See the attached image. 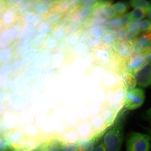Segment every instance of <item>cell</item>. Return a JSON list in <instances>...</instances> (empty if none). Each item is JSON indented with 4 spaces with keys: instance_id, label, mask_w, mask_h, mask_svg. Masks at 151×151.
I'll return each instance as SVG.
<instances>
[{
    "instance_id": "cell-1",
    "label": "cell",
    "mask_w": 151,
    "mask_h": 151,
    "mask_svg": "<svg viewBox=\"0 0 151 151\" xmlns=\"http://www.w3.org/2000/svg\"><path fill=\"white\" fill-rule=\"evenodd\" d=\"M124 139L123 126L118 123L105 133L103 143L106 151H120Z\"/></svg>"
},
{
    "instance_id": "cell-2",
    "label": "cell",
    "mask_w": 151,
    "mask_h": 151,
    "mask_svg": "<svg viewBox=\"0 0 151 151\" xmlns=\"http://www.w3.org/2000/svg\"><path fill=\"white\" fill-rule=\"evenodd\" d=\"M151 140L149 135L134 132L129 136L126 141V151H150Z\"/></svg>"
},
{
    "instance_id": "cell-3",
    "label": "cell",
    "mask_w": 151,
    "mask_h": 151,
    "mask_svg": "<svg viewBox=\"0 0 151 151\" xmlns=\"http://www.w3.org/2000/svg\"><path fill=\"white\" fill-rule=\"evenodd\" d=\"M145 99V91L141 88H136L127 92L124 99V106L128 110H135L142 106Z\"/></svg>"
},
{
    "instance_id": "cell-4",
    "label": "cell",
    "mask_w": 151,
    "mask_h": 151,
    "mask_svg": "<svg viewBox=\"0 0 151 151\" xmlns=\"http://www.w3.org/2000/svg\"><path fill=\"white\" fill-rule=\"evenodd\" d=\"M134 75L138 86L141 88L151 87V63H147Z\"/></svg>"
},
{
    "instance_id": "cell-5",
    "label": "cell",
    "mask_w": 151,
    "mask_h": 151,
    "mask_svg": "<svg viewBox=\"0 0 151 151\" xmlns=\"http://www.w3.org/2000/svg\"><path fill=\"white\" fill-rule=\"evenodd\" d=\"M129 59L126 65L125 72L133 75L147 63L146 56L142 53L132 56Z\"/></svg>"
},
{
    "instance_id": "cell-6",
    "label": "cell",
    "mask_w": 151,
    "mask_h": 151,
    "mask_svg": "<svg viewBox=\"0 0 151 151\" xmlns=\"http://www.w3.org/2000/svg\"><path fill=\"white\" fill-rule=\"evenodd\" d=\"M93 57L96 63L102 66L108 65L111 61V52L105 47L100 46L95 49Z\"/></svg>"
},
{
    "instance_id": "cell-7",
    "label": "cell",
    "mask_w": 151,
    "mask_h": 151,
    "mask_svg": "<svg viewBox=\"0 0 151 151\" xmlns=\"http://www.w3.org/2000/svg\"><path fill=\"white\" fill-rule=\"evenodd\" d=\"M151 42V33L150 31L143 33L138 37L133 46V54L135 55L142 52L148 46Z\"/></svg>"
},
{
    "instance_id": "cell-8",
    "label": "cell",
    "mask_w": 151,
    "mask_h": 151,
    "mask_svg": "<svg viewBox=\"0 0 151 151\" xmlns=\"http://www.w3.org/2000/svg\"><path fill=\"white\" fill-rule=\"evenodd\" d=\"M115 51L119 59L126 60L131 57L133 47L129 42H118L115 47Z\"/></svg>"
},
{
    "instance_id": "cell-9",
    "label": "cell",
    "mask_w": 151,
    "mask_h": 151,
    "mask_svg": "<svg viewBox=\"0 0 151 151\" xmlns=\"http://www.w3.org/2000/svg\"><path fill=\"white\" fill-rule=\"evenodd\" d=\"M120 76L122 86L127 92L136 88L137 84L134 75L124 72L120 74Z\"/></svg>"
},
{
    "instance_id": "cell-10",
    "label": "cell",
    "mask_w": 151,
    "mask_h": 151,
    "mask_svg": "<svg viewBox=\"0 0 151 151\" xmlns=\"http://www.w3.org/2000/svg\"><path fill=\"white\" fill-rule=\"evenodd\" d=\"M89 121L94 135L101 137L102 132L106 128L101 116L99 115L90 118Z\"/></svg>"
},
{
    "instance_id": "cell-11",
    "label": "cell",
    "mask_w": 151,
    "mask_h": 151,
    "mask_svg": "<svg viewBox=\"0 0 151 151\" xmlns=\"http://www.w3.org/2000/svg\"><path fill=\"white\" fill-rule=\"evenodd\" d=\"M117 113L106 105H103L100 116L101 117L106 126L111 125L116 117Z\"/></svg>"
},
{
    "instance_id": "cell-12",
    "label": "cell",
    "mask_w": 151,
    "mask_h": 151,
    "mask_svg": "<svg viewBox=\"0 0 151 151\" xmlns=\"http://www.w3.org/2000/svg\"><path fill=\"white\" fill-rule=\"evenodd\" d=\"M116 81L117 77L113 73H106L101 81V87L105 91L115 88L116 87Z\"/></svg>"
},
{
    "instance_id": "cell-13",
    "label": "cell",
    "mask_w": 151,
    "mask_h": 151,
    "mask_svg": "<svg viewBox=\"0 0 151 151\" xmlns=\"http://www.w3.org/2000/svg\"><path fill=\"white\" fill-rule=\"evenodd\" d=\"M78 129L79 135L82 138H91L94 135L89 120L81 122Z\"/></svg>"
},
{
    "instance_id": "cell-14",
    "label": "cell",
    "mask_w": 151,
    "mask_h": 151,
    "mask_svg": "<svg viewBox=\"0 0 151 151\" xmlns=\"http://www.w3.org/2000/svg\"><path fill=\"white\" fill-rule=\"evenodd\" d=\"M95 144L93 138H82L77 142L78 151H92Z\"/></svg>"
},
{
    "instance_id": "cell-15",
    "label": "cell",
    "mask_w": 151,
    "mask_h": 151,
    "mask_svg": "<svg viewBox=\"0 0 151 151\" xmlns=\"http://www.w3.org/2000/svg\"><path fill=\"white\" fill-rule=\"evenodd\" d=\"M88 114L90 118L100 115L103 105H102L95 101H88L86 104Z\"/></svg>"
},
{
    "instance_id": "cell-16",
    "label": "cell",
    "mask_w": 151,
    "mask_h": 151,
    "mask_svg": "<svg viewBox=\"0 0 151 151\" xmlns=\"http://www.w3.org/2000/svg\"><path fill=\"white\" fill-rule=\"evenodd\" d=\"M101 5L105 19H110L116 17L117 16V14L111 3L101 1Z\"/></svg>"
},
{
    "instance_id": "cell-17",
    "label": "cell",
    "mask_w": 151,
    "mask_h": 151,
    "mask_svg": "<svg viewBox=\"0 0 151 151\" xmlns=\"http://www.w3.org/2000/svg\"><path fill=\"white\" fill-rule=\"evenodd\" d=\"M127 92L122 86H118L115 88L114 103L119 105H124V99Z\"/></svg>"
},
{
    "instance_id": "cell-18",
    "label": "cell",
    "mask_w": 151,
    "mask_h": 151,
    "mask_svg": "<svg viewBox=\"0 0 151 151\" xmlns=\"http://www.w3.org/2000/svg\"><path fill=\"white\" fill-rule=\"evenodd\" d=\"M129 14L132 21L139 22L147 16V11L140 8H134Z\"/></svg>"
},
{
    "instance_id": "cell-19",
    "label": "cell",
    "mask_w": 151,
    "mask_h": 151,
    "mask_svg": "<svg viewBox=\"0 0 151 151\" xmlns=\"http://www.w3.org/2000/svg\"><path fill=\"white\" fill-rule=\"evenodd\" d=\"M129 4L134 8H140L147 11L151 6V2L146 0H132Z\"/></svg>"
},
{
    "instance_id": "cell-20",
    "label": "cell",
    "mask_w": 151,
    "mask_h": 151,
    "mask_svg": "<svg viewBox=\"0 0 151 151\" xmlns=\"http://www.w3.org/2000/svg\"><path fill=\"white\" fill-rule=\"evenodd\" d=\"M16 13L12 9H8L4 14L3 23L5 26H10L14 21Z\"/></svg>"
},
{
    "instance_id": "cell-21",
    "label": "cell",
    "mask_w": 151,
    "mask_h": 151,
    "mask_svg": "<svg viewBox=\"0 0 151 151\" xmlns=\"http://www.w3.org/2000/svg\"><path fill=\"white\" fill-rule=\"evenodd\" d=\"M63 145L62 142L53 141L41 145L42 151H61Z\"/></svg>"
},
{
    "instance_id": "cell-22",
    "label": "cell",
    "mask_w": 151,
    "mask_h": 151,
    "mask_svg": "<svg viewBox=\"0 0 151 151\" xmlns=\"http://www.w3.org/2000/svg\"><path fill=\"white\" fill-rule=\"evenodd\" d=\"M94 9L93 6L83 5L77 12L82 17L87 20L92 16Z\"/></svg>"
},
{
    "instance_id": "cell-23",
    "label": "cell",
    "mask_w": 151,
    "mask_h": 151,
    "mask_svg": "<svg viewBox=\"0 0 151 151\" xmlns=\"http://www.w3.org/2000/svg\"><path fill=\"white\" fill-rule=\"evenodd\" d=\"M92 27H101L105 29L108 27L109 26V21L107 19L101 18H94L90 22Z\"/></svg>"
},
{
    "instance_id": "cell-24",
    "label": "cell",
    "mask_w": 151,
    "mask_h": 151,
    "mask_svg": "<svg viewBox=\"0 0 151 151\" xmlns=\"http://www.w3.org/2000/svg\"><path fill=\"white\" fill-rule=\"evenodd\" d=\"M113 8L119 16L126 14L128 9V5L124 1H119L113 4Z\"/></svg>"
},
{
    "instance_id": "cell-25",
    "label": "cell",
    "mask_w": 151,
    "mask_h": 151,
    "mask_svg": "<svg viewBox=\"0 0 151 151\" xmlns=\"http://www.w3.org/2000/svg\"><path fill=\"white\" fill-rule=\"evenodd\" d=\"M115 33L116 40L118 42H126L128 40V33L125 27H122L117 29Z\"/></svg>"
},
{
    "instance_id": "cell-26",
    "label": "cell",
    "mask_w": 151,
    "mask_h": 151,
    "mask_svg": "<svg viewBox=\"0 0 151 151\" xmlns=\"http://www.w3.org/2000/svg\"><path fill=\"white\" fill-rule=\"evenodd\" d=\"M104 28L97 27H92L88 30V33L91 37L101 38L105 35Z\"/></svg>"
},
{
    "instance_id": "cell-27",
    "label": "cell",
    "mask_w": 151,
    "mask_h": 151,
    "mask_svg": "<svg viewBox=\"0 0 151 151\" xmlns=\"http://www.w3.org/2000/svg\"><path fill=\"white\" fill-rule=\"evenodd\" d=\"M115 102V88L105 91V102L104 105L110 106Z\"/></svg>"
},
{
    "instance_id": "cell-28",
    "label": "cell",
    "mask_w": 151,
    "mask_h": 151,
    "mask_svg": "<svg viewBox=\"0 0 151 151\" xmlns=\"http://www.w3.org/2000/svg\"><path fill=\"white\" fill-rule=\"evenodd\" d=\"M139 22L131 21L129 22L125 26L128 35H134V34L139 33Z\"/></svg>"
},
{
    "instance_id": "cell-29",
    "label": "cell",
    "mask_w": 151,
    "mask_h": 151,
    "mask_svg": "<svg viewBox=\"0 0 151 151\" xmlns=\"http://www.w3.org/2000/svg\"><path fill=\"white\" fill-rule=\"evenodd\" d=\"M102 39L103 44L107 46L114 44L115 41L116 40L115 33L111 32L105 34Z\"/></svg>"
},
{
    "instance_id": "cell-30",
    "label": "cell",
    "mask_w": 151,
    "mask_h": 151,
    "mask_svg": "<svg viewBox=\"0 0 151 151\" xmlns=\"http://www.w3.org/2000/svg\"><path fill=\"white\" fill-rule=\"evenodd\" d=\"M151 27V21L149 19H145L139 22V32L145 33L150 31Z\"/></svg>"
},
{
    "instance_id": "cell-31",
    "label": "cell",
    "mask_w": 151,
    "mask_h": 151,
    "mask_svg": "<svg viewBox=\"0 0 151 151\" xmlns=\"http://www.w3.org/2000/svg\"><path fill=\"white\" fill-rule=\"evenodd\" d=\"M102 43V38L91 37L86 42L88 48L96 49L100 46Z\"/></svg>"
},
{
    "instance_id": "cell-32",
    "label": "cell",
    "mask_w": 151,
    "mask_h": 151,
    "mask_svg": "<svg viewBox=\"0 0 151 151\" xmlns=\"http://www.w3.org/2000/svg\"><path fill=\"white\" fill-rule=\"evenodd\" d=\"M61 17L60 13L57 12H53L47 15L46 18L49 23L52 24H55L59 21Z\"/></svg>"
},
{
    "instance_id": "cell-33",
    "label": "cell",
    "mask_w": 151,
    "mask_h": 151,
    "mask_svg": "<svg viewBox=\"0 0 151 151\" xmlns=\"http://www.w3.org/2000/svg\"><path fill=\"white\" fill-rule=\"evenodd\" d=\"M71 4L70 1H63L60 3L56 6L55 7V10L56 12L61 13L65 12Z\"/></svg>"
},
{
    "instance_id": "cell-34",
    "label": "cell",
    "mask_w": 151,
    "mask_h": 151,
    "mask_svg": "<svg viewBox=\"0 0 151 151\" xmlns=\"http://www.w3.org/2000/svg\"><path fill=\"white\" fill-rule=\"evenodd\" d=\"M88 47L85 42H81L76 45L75 50L77 54H82L87 51Z\"/></svg>"
},
{
    "instance_id": "cell-35",
    "label": "cell",
    "mask_w": 151,
    "mask_h": 151,
    "mask_svg": "<svg viewBox=\"0 0 151 151\" xmlns=\"http://www.w3.org/2000/svg\"><path fill=\"white\" fill-rule=\"evenodd\" d=\"M109 21V26L113 28H118L122 27L123 26L121 21L119 17H115L110 19Z\"/></svg>"
},
{
    "instance_id": "cell-36",
    "label": "cell",
    "mask_w": 151,
    "mask_h": 151,
    "mask_svg": "<svg viewBox=\"0 0 151 151\" xmlns=\"http://www.w3.org/2000/svg\"><path fill=\"white\" fill-rule=\"evenodd\" d=\"M61 151H78V146L75 143L63 144Z\"/></svg>"
},
{
    "instance_id": "cell-37",
    "label": "cell",
    "mask_w": 151,
    "mask_h": 151,
    "mask_svg": "<svg viewBox=\"0 0 151 151\" xmlns=\"http://www.w3.org/2000/svg\"><path fill=\"white\" fill-rule=\"evenodd\" d=\"M80 25L74 21H72L70 22L67 26V31L68 32L75 33L78 31L80 28Z\"/></svg>"
},
{
    "instance_id": "cell-38",
    "label": "cell",
    "mask_w": 151,
    "mask_h": 151,
    "mask_svg": "<svg viewBox=\"0 0 151 151\" xmlns=\"http://www.w3.org/2000/svg\"><path fill=\"white\" fill-rule=\"evenodd\" d=\"M39 6H38L35 10V12L36 14H42L47 12L49 8V4L47 3H45L44 4L39 5Z\"/></svg>"
},
{
    "instance_id": "cell-39",
    "label": "cell",
    "mask_w": 151,
    "mask_h": 151,
    "mask_svg": "<svg viewBox=\"0 0 151 151\" xmlns=\"http://www.w3.org/2000/svg\"><path fill=\"white\" fill-rule=\"evenodd\" d=\"M54 33L55 36L58 40H61L65 37L66 35V31L63 28H58L55 31Z\"/></svg>"
},
{
    "instance_id": "cell-40",
    "label": "cell",
    "mask_w": 151,
    "mask_h": 151,
    "mask_svg": "<svg viewBox=\"0 0 151 151\" xmlns=\"http://www.w3.org/2000/svg\"><path fill=\"white\" fill-rule=\"evenodd\" d=\"M118 17L121 21L124 27H125L129 22L132 21L129 14L127 13L119 16Z\"/></svg>"
},
{
    "instance_id": "cell-41",
    "label": "cell",
    "mask_w": 151,
    "mask_h": 151,
    "mask_svg": "<svg viewBox=\"0 0 151 151\" xmlns=\"http://www.w3.org/2000/svg\"><path fill=\"white\" fill-rule=\"evenodd\" d=\"M37 29L39 33L45 34L50 31L51 27L49 24L47 23H43L39 26Z\"/></svg>"
},
{
    "instance_id": "cell-42",
    "label": "cell",
    "mask_w": 151,
    "mask_h": 151,
    "mask_svg": "<svg viewBox=\"0 0 151 151\" xmlns=\"http://www.w3.org/2000/svg\"><path fill=\"white\" fill-rule=\"evenodd\" d=\"M78 39V36L75 33H71L67 37V42L70 44H75Z\"/></svg>"
},
{
    "instance_id": "cell-43",
    "label": "cell",
    "mask_w": 151,
    "mask_h": 151,
    "mask_svg": "<svg viewBox=\"0 0 151 151\" xmlns=\"http://www.w3.org/2000/svg\"><path fill=\"white\" fill-rule=\"evenodd\" d=\"M80 3L81 5H83L91 6H94L97 4L98 1H93V0H83L81 1Z\"/></svg>"
},
{
    "instance_id": "cell-44",
    "label": "cell",
    "mask_w": 151,
    "mask_h": 151,
    "mask_svg": "<svg viewBox=\"0 0 151 151\" xmlns=\"http://www.w3.org/2000/svg\"><path fill=\"white\" fill-rule=\"evenodd\" d=\"M92 151H106L103 142L99 143L94 147Z\"/></svg>"
},
{
    "instance_id": "cell-45",
    "label": "cell",
    "mask_w": 151,
    "mask_h": 151,
    "mask_svg": "<svg viewBox=\"0 0 151 151\" xmlns=\"http://www.w3.org/2000/svg\"><path fill=\"white\" fill-rule=\"evenodd\" d=\"M144 116L145 119L150 122L151 124V107L146 111Z\"/></svg>"
},
{
    "instance_id": "cell-46",
    "label": "cell",
    "mask_w": 151,
    "mask_h": 151,
    "mask_svg": "<svg viewBox=\"0 0 151 151\" xmlns=\"http://www.w3.org/2000/svg\"><path fill=\"white\" fill-rule=\"evenodd\" d=\"M150 52H151V42L148 46L142 53L146 56L147 54Z\"/></svg>"
},
{
    "instance_id": "cell-47",
    "label": "cell",
    "mask_w": 151,
    "mask_h": 151,
    "mask_svg": "<svg viewBox=\"0 0 151 151\" xmlns=\"http://www.w3.org/2000/svg\"><path fill=\"white\" fill-rule=\"evenodd\" d=\"M145 56L147 63H151V52L147 54Z\"/></svg>"
},
{
    "instance_id": "cell-48",
    "label": "cell",
    "mask_w": 151,
    "mask_h": 151,
    "mask_svg": "<svg viewBox=\"0 0 151 151\" xmlns=\"http://www.w3.org/2000/svg\"><path fill=\"white\" fill-rule=\"evenodd\" d=\"M7 151H24L22 149H16L13 147H11Z\"/></svg>"
},
{
    "instance_id": "cell-49",
    "label": "cell",
    "mask_w": 151,
    "mask_h": 151,
    "mask_svg": "<svg viewBox=\"0 0 151 151\" xmlns=\"http://www.w3.org/2000/svg\"><path fill=\"white\" fill-rule=\"evenodd\" d=\"M147 16L151 21V6L147 11Z\"/></svg>"
},
{
    "instance_id": "cell-50",
    "label": "cell",
    "mask_w": 151,
    "mask_h": 151,
    "mask_svg": "<svg viewBox=\"0 0 151 151\" xmlns=\"http://www.w3.org/2000/svg\"><path fill=\"white\" fill-rule=\"evenodd\" d=\"M32 151H42V146H41V145L37 147L35 150Z\"/></svg>"
},
{
    "instance_id": "cell-51",
    "label": "cell",
    "mask_w": 151,
    "mask_h": 151,
    "mask_svg": "<svg viewBox=\"0 0 151 151\" xmlns=\"http://www.w3.org/2000/svg\"><path fill=\"white\" fill-rule=\"evenodd\" d=\"M146 130L147 133L149 134V135L151 137V128H146Z\"/></svg>"
},
{
    "instance_id": "cell-52",
    "label": "cell",
    "mask_w": 151,
    "mask_h": 151,
    "mask_svg": "<svg viewBox=\"0 0 151 151\" xmlns=\"http://www.w3.org/2000/svg\"><path fill=\"white\" fill-rule=\"evenodd\" d=\"M149 31L151 33V28H150V31Z\"/></svg>"
}]
</instances>
